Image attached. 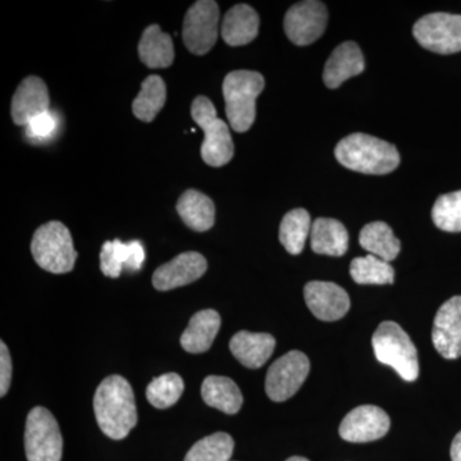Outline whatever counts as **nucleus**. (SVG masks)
I'll list each match as a JSON object with an SVG mask.
<instances>
[{
  "mask_svg": "<svg viewBox=\"0 0 461 461\" xmlns=\"http://www.w3.org/2000/svg\"><path fill=\"white\" fill-rule=\"evenodd\" d=\"M451 460L461 461V430L455 436L453 444H451Z\"/></svg>",
  "mask_w": 461,
  "mask_h": 461,
  "instance_id": "35",
  "label": "nucleus"
},
{
  "mask_svg": "<svg viewBox=\"0 0 461 461\" xmlns=\"http://www.w3.org/2000/svg\"><path fill=\"white\" fill-rule=\"evenodd\" d=\"M94 411L100 429L112 439H123L138 424L131 384L121 375H111L99 384Z\"/></svg>",
  "mask_w": 461,
  "mask_h": 461,
  "instance_id": "1",
  "label": "nucleus"
},
{
  "mask_svg": "<svg viewBox=\"0 0 461 461\" xmlns=\"http://www.w3.org/2000/svg\"><path fill=\"white\" fill-rule=\"evenodd\" d=\"M220 8L213 0H199L191 5L184 20L182 39L195 56L209 53L217 42Z\"/></svg>",
  "mask_w": 461,
  "mask_h": 461,
  "instance_id": "9",
  "label": "nucleus"
},
{
  "mask_svg": "<svg viewBox=\"0 0 461 461\" xmlns=\"http://www.w3.org/2000/svg\"><path fill=\"white\" fill-rule=\"evenodd\" d=\"M139 57L149 68H167L175 60V48L171 36L158 25L145 29L139 42Z\"/></svg>",
  "mask_w": 461,
  "mask_h": 461,
  "instance_id": "24",
  "label": "nucleus"
},
{
  "mask_svg": "<svg viewBox=\"0 0 461 461\" xmlns=\"http://www.w3.org/2000/svg\"><path fill=\"white\" fill-rule=\"evenodd\" d=\"M359 242L371 256L377 257L384 262H393L402 250L400 240L393 235V229L384 222H372L364 226L360 230Z\"/></svg>",
  "mask_w": 461,
  "mask_h": 461,
  "instance_id": "25",
  "label": "nucleus"
},
{
  "mask_svg": "<svg viewBox=\"0 0 461 461\" xmlns=\"http://www.w3.org/2000/svg\"><path fill=\"white\" fill-rule=\"evenodd\" d=\"M329 11L324 3L306 0L288 9L284 20L287 38L299 47L313 44L326 32Z\"/></svg>",
  "mask_w": 461,
  "mask_h": 461,
  "instance_id": "11",
  "label": "nucleus"
},
{
  "mask_svg": "<svg viewBox=\"0 0 461 461\" xmlns=\"http://www.w3.org/2000/svg\"><path fill=\"white\" fill-rule=\"evenodd\" d=\"M286 461H309V460L305 459V457H302V456H293V457H290V459H287Z\"/></svg>",
  "mask_w": 461,
  "mask_h": 461,
  "instance_id": "36",
  "label": "nucleus"
},
{
  "mask_svg": "<svg viewBox=\"0 0 461 461\" xmlns=\"http://www.w3.org/2000/svg\"><path fill=\"white\" fill-rule=\"evenodd\" d=\"M386 411L375 405H362L348 412L339 424V433L345 441L364 444L386 436L390 429Z\"/></svg>",
  "mask_w": 461,
  "mask_h": 461,
  "instance_id": "12",
  "label": "nucleus"
},
{
  "mask_svg": "<svg viewBox=\"0 0 461 461\" xmlns=\"http://www.w3.org/2000/svg\"><path fill=\"white\" fill-rule=\"evenodd\" d=\"M208 263L202 254L187 251L163 264L154 272L153 286L158 291H169L186 286L204 276Z\"/></svg>",
  "mask_w": 461,
  "mask_h": 461,
  "instance_id": "15",
  "label": "nucleus"
},
{
  "mask_svg": "<svg viewBox=\"0 0 461 461\" xmlns=\"http://www.w3.org/2000/svg\"><path fill=\"white\" fill-rule=\"evenodd\" d=\"M27 461H60L63 438L56 418L48 409L36 406L29 412L25 429Z\"/></svg>",
  "mask_w": 461,
  "mask_h": 461,
  "instance_id": "7",
  "label": "nucleus"
},
{
  "mask_svg": "<svg viewBox=\"0 0 461 461\" xmlns=\"http://www.w3.org/2000/svg\"><path fill=\"white\" fill-rule=\"evenodd\" d=\"M335 156L346 168L366 175H387L400 165L395 145L360 132L342 139Z\"/></svg>",
  "mask_w": 461,
  "mask_h": 461,
  "instance_id": "2",
  "label": "nucleus"
},
{
  "mask_svg": "<svg viewBox=\"0 0 461 461\" xmlns=\"http://www.w3.org/2000/svg\"><path fill=\"white\" fill-rule=\"evenodd\" d=\"M221 329V315L213 309L198 312L182 333L181 346L191 354H202L213 345Z\"/></svg>",
  "mask_w": 461,
  "mask_h": 461,
  "instance_id": "20",
  "label": "nucleus"
},
{
  "mask_svg": "<svg viewBox=\"0 0 461 461\" xmlns=\"http://www.w3.org/2000/svg\"><path fill=\"white\" fill-rule=\"evenodd\" d=\"M202 396L206 405L229 415L239 412L244 402L238 384L232 379L222 375L206 377L203 382Z\"/></svg>",
  "mask_w": 461,
  "mask_h": 461,
  "instance_id": "23",
  "label": "nucleus"
},
{
  "mask_svg": "<svg viewBox=\"0 0 461 461\" xmlns=\"http://www.w3.org/2000/svg\"><path fill=\"white\" fill-rule=\"evenodd\" d=\"M191 115L204 131L202 158L206 165L222 167L230 162L235 153L229 124L218 118L217 109L206 96L200 95L191 104Z\"/></svg>",
  "mask_w": 461,
  "mask_h": 461,
  "instance_id": "6",
  "label": "nucleus"
},
{
  "mask_svg": "<svg viewBox=\"0 0 461 461\" xmlns=\"http://www.w3.org/2000/svg\"><path fill=\"white\" fill-rule=\"evenodd\" d=\"M233 447L235 442L229 433H214L196 442L184 461H230Z\"/></svg>",
  "mask_w": 461,
  "mask_h": 461,
  "instance_id": "29",
  "label": "nucleus"
},
{
  "mask_svg": "<svg viewBox=\"0 0 461 461\" xmlns=\"http://www.w3.org/2000/svg\"><path fill=\"white\" fill-rule=\"evenodd\" d=\"M222 90L230 129L247 132L256 122L257 98L264 90L263 76L248 69L230 72L224 77Z\"/></svg>",
  "mask_w": 461,
  "mask_h": 461,
  "instance_id": "3",
  "label": "nucleus"
},
{
  "mask_svg": "<svg viewBox=\"0 0 461 461\" xmlns=\"http://www.w3.org/2000/svg\"><path fill=\"white\" fill-rule=\"evenodd\" d=\"M12 381V359L7 345L0 342V396H5Z\"/></svg>",
  "mask_w": 461,
  "mask_h": 461,
  "instance_id": "34",
  "label": "nucleus"
},
{
  "mask_svg": "<svg viewBox=\"0 0 461 461\" xmlns=\"http://www.w3.org/2000/svg\"><path fill=\"white\" fill-rule=\"evenodd\" d=\"M130 260L129 244L113 240L104 242L100 251V269L109 278L120 277L123 268H127Z\"/></svg>",
  "mask_w": 461,
  "mask_h": 461,
  "instance_id": "32",
  "label": "nucleus"
},
{
  "mask_svg": "<svg viewBox=\"0 0 461 461\" xmlns=\"http://www.w3.org/2000/svg\"><path fill=\"white\" fill-rule=\"evenodd\" d=\"M260 20L256 9L248 5H238L223 18L222 39L230 47H242L257 38Z\"/></svg>",
  "mask_w": 461,
  "mask_h": 461,
  "instance_id": "19",
  "label": "nucleus"
},
{
  "mask_svg": "<svg viewBox=\"0 0 461 461\" xmlns=\"http://www.w3.org/2000/svg\"><path fill=\"white\" fill-rule=\"evenodd\" d=\"M50 112V93L38 76H29L20 84L12 99V120L17 126H27L39 115Z\"/></svg>",
  "mask_w": 461,
  "mask_h": 461,
  "instance_id": "16",
  "label": "nucleus"
},
{
  "mask_svg": "<svg viewBox=\"0 0 461 461\" xmlns=\"http://www.w3.org/2000/svg\"><path fill=\"white\" fill-rule=\"evenodd\" d=\"M311 214L305 209H293L288 212L280 226V241L293 256H299L304 250L306 239L312 230Z\"/></svg>",
  "mask_w": 461,
  "mask_h": 461,
  "instance_id": "27",
  "label": "nucleus"
},
{
  "mask_svg": "<svg viewBox=\"0 0 461 461\" xmlns=\"http://www.w3.org/2000/svg\"><path fill=\"white\" fill-rule=\"evenodd\" d=\"M177 212L185 224L196 232H205L214 226L213 200L199 191H185L178 199Z\"/></svg>",
  "mask_w": 461,
  "mask_h": 461,
  "instance_id": "22",
  "label": "nucleus"
},
{
  "mask_svg": "<svg viewBox=\"0 0 461 461\" xmlns=\"http://www.w3.org/2000/svg\"><path fill=\"white\" fill-rule=\"evenodd\" d=\"M373 350L379 363L391 366L403 379L414 382L420 375L418 351L411 339L395 323L384 321L379 324L372 339Z\"/></svg>",
  "mask_w": 461,
  "mask_h": 461,
  "instance_id": "4",
  "label": "nucleus"
},
{
  "mask_svg": "<svg viewBox=\"0 0 461 461\" xmlns=\"http://www.w3.org/2000/svg\"><path fill=\"white\" fill-rule=\"evenodd\" d=\"M412 35L424 50L437 54L461 51V16L451 14H429L412 27Z\"/></svg>",
  "mask_w": 461,
  "mask_h": 461,
  "instance_id": "8",
  "label": "nucleus"
},
{
  "mask_svg": "<svg viewBox=\"0 0 461 461\" xmlns=\"http://www.w3.org/2000/svg\"><path fill=\"white\" fill-rule=\"evenodd\" d=\"M366 62L359 45L345 41L332 51L324 66L323 81L330 89H338L348 78L362 74Z\"/></svg>",
  "mask_w": 461,
  "mask_h": 461,
  "instance_id": "17",
  "label": "nucleus"
},
{
  "mask_svg": "<svg viewBox=\"0 0 461 461\" xmlns=\"http://www.w3.org/2000/svg\"><path fill=\"white\" fill-rule=\"evenodd\" d=\"M306 305L318 320L335 321L350 309L348 293L333 282L312 281L304 287Z\"/></svg>",
  "mask_w": 461,
  "mask_h": 461,
  "instance_id": "14",
  "label": "nucleus"
},
{
  "mask_svg": "<svg viewBox=\"0 0 461 461\" xmlns=\"http://www.w3.org/2000/svg\"><path fill=\"white\" fill-rule=\"evenodd\" d=\"M184 388V381L177 373H167L149 384L147 399L154 408L168 409L180 400Z\"/></svg>",
  "mask_w": 461,
  "mask_h": 461,
  "instance_id": "30",
  "label": "nucleus"
},
{
  "mask_svg": "<svg viewBox=\"0 0 461 461\" xmlns=\"http://www.w3.org/2000/svg\"><path fill=\"white\" fill-rule=\"evenodd\" d=\"M311 371V362L302 351H290L267 372L266 393L272 402H286L295 395Z\"/></svg>",
  "mask_w": 461,
  "mask_h": 461,
  "instance_id": "10",
  "label": "nucleus"
},
{
  "mask_svg": "<svg viewBox=\"0 0 461 461\" xmlns=\"http://www.w3.org/2000/svg\"><path fill=\"white\" fill-rule=\"evenodd\" d=\"M276 348V339L269 333L241 330L230 341V350L242 366L258 369L268 362Z\"/></svg>",
  "mask_w": 461,
  "mask_h": 461,
  "instance_id": "18",
  "label": "nucleus"
},
{
  "mask_svg": "<svg viewBox=\"0 0 461 461\" xmlns=\"http://www.w3.org/2000/svg\"><path fill=\"white\" fill-rule=\"evenodd\" d=\"M432 341L445 359L461 357V296L451 297L437 312Z\"/></svg>",
  "mask_w": 461,
  "mask_h": 461,
  "instance_id": "13",
  "label": "nucleus"
},
{
  "mask_svg": "<svg viewBox=\"0 0 461 461\" xmlns=\"http://www.w3.org/2000/svg\"><path fill=\"white\" fill-rule=\"evenodd\" d=\"M432 220L439 230L461 232V190L445 194L436 200Z\"/></svg>",
  "mask_w": 461,
  "mask_h": 461,
  "instance_id": "31",
  "label": "nucleus"
},
{
  "mask_svg": "<svg viewBox=\"0 0 461 461\" xmlns=\"http://www.w3.org/2000/svg\"><path fill=\"white\" fill-rule=\"evenodd\" d=\"M57 130V118L53 113L47 112V113L39 115L35 120L26 126V135L29 139H36V140H45L50 138Z\"/></svg>",
  "mask_w": 461,
  "mask_h": 461,
  "instance_id": "33",
  "label": "nucleus"
},
{
  "mask_svg": "<svg viewBox=\"0 0 461 461\" xmlns=\"http://www.w3.org/2000/svg\"><path fill=\"white\" fill-rule=\"evenodd\" d=\"M167 86L162 77L149 76L141 84V91L132 103V112L142 122H153L165 107Z\"/></svg>",
  "mask_w": 461,
  "mask_h": 461,
  "instance_id": "26",
  "label": "nucleus"
},
{
  "mask_svg": "<svg viewBox=\"0 0 461 461\" xmlns=\"http://www.w3.org/2000/svg\"><path fill=\"white\" fill-rule=\"evenodd\" d=\"M311 247L321 256L342 257L348 248V230L338 220L318 218L312 226Z\"/></svg>",
  "mask_w": 461,
  "mask_h": 461,
  "instance_id": "21",
  "label": "nucleus"
},
{
  "mask_svg": "<svg viewBox=\"0 0 461 461\" xmlns=\"http://www.w3.org/2000/svg\"><path fill=\"white\" fill-rule=\"evenodd\" d=\"M350 275L359 285H391L395 281L393 266L371 254L355 258L350 264Z\"/></svg>",
  "mask_w": 461,
  "mask_h": 461,
  "instance_id": "28",
  "label": "nucleus"
},
{
  "mask_svg": "<svg viewBox=\"0 0 461 461\" xmlns=\"http://www.w3.org/2000/svg\"><path fill=\"white\" fill-rule=\"evenodd\" d=\"M32 253L41 268L54 275L71 272L77 259L71 232L58 221L42 224L36 230L32 242Z\"/></svg>",
  "mask_w": 461,
  "mask_h": 461,
  "instance_id": "5",
  "label": "nucleus"
}]
</instances>
